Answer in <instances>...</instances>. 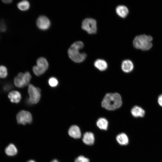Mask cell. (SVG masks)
Returning <instances> with one entry per match:
<instances>
[{"instance_id":"cell-1","label":"cell","mask_w":162,"mask_h":162,"mask_svg":"<svg viewBox=\"0 0 162 162\" xmlns=\"http://www.w3.org/2000/svg\"><path fill=\"white\" fill-rule=\"evenodd\" d=\"M122 101L121 95L117 93L106 94L103 98L101 106L103 108L109 110H113L120 107Z\"/></svg>"},{"instance_id":"cell-2","label":"cell","mask_w":162,"mask_h":162,"mask_svg":"<svg viewBox=\"0 0 162 162\" xmlns=\"http://www.w3.org/2000/svg\"><path fill=\"white\" fill-rule=\"evenodd\" d=\"M84 46L83 42L76 41L73 43L68 50V54L70 58L76 63H80L83 61L87 57L85 52H80V50Z\"/></svg>"},{"instance_id":"cell-3","label":"cell","mask_w":162,"mask_h":162,"mask_svg":"<svg viewBox=\"0 0 162 162\" xmlns=\"http://www.w3.org/2000/svg\"><path fill=\"white\" fill-rule=\"evenodd\" d=\"M152 37L150 35L143 34L136 36L133 41L134 47L142 50H149L152 46Z\"/></svg>"},{"instance_id":"cell-4","label":"cell","mask_w":162,"mask_h":162,"mask_svg":"<svg viewBox=\"0 0 162 162\" xmlns=\"http://www.w3.org/2000/svg\"><path fill=\"white\" fill-rule=\"evenodd\" d=\"M49 64L47 60L44 58L40 57L37 61V65L33 67V71L37 76L44 74L48 68Z\"/></svg>"},{"instance_id":"cell-5","label":"cell","mask_w":162,"mask_h":162,"mask_svg":"<svg viewBox=\"0 0 162 162\" xmlns=\"http://www.w3.org/2000/svg\"><path fill=\"white\" fill-rule=\"evenodd\" d=\"M81 27L82 29L89 34H95L97 29V22L95 19L92 18H85L82 22Z\"/></svg>"},{"instance_id":"cell-6","label":"cell","mask_w":162,"mask_h":162,"mask_svg":"<svg viewBox=\"0 0 162 162\" xmlns=\"http://www.w3.org/2000/svg\"><path fill=\"white\" fill-rule=\"evenodd\" d=\"M31 79V76L28 72L23 74L19 73L14 79L15 86L18 88H23L28 85Z\"/></svg>"},{"instance_id":"cell-7","label":"cell","mask_w":162,"mask_h":162,"mask_svg":"<svg viewBox=\"0 0 162 162\" xmlns=\"http://www.w3.org/2000/svg\"><path fill=\"white\" fill-rule=\"evenodd\" d=\"M28 93L30 102L32 104L38 103L40 98V89L31 84H29L28 85Z\"/></svg>"},{"instance_id":"cell-8","label":"cell","mask_w":162,"mask_h":162,"mask_svg":"<svg viewBox=\"0 0 162 162\" xmlns=\"http://www.w3.org/2000/svg\"><path fill=\"white\" fill-rule=\"evenodd\" d=\"M16 118L17 123L23 125L27 123H31L32 120L31 113L28 111L24 110L18 112L16 115Z\"/></svg>"},{"instance_id":"cell-9","label":"cell","mask_w":162,"mask_h":162,"mask_svg":"<svg viewBox=\"0 0 162 162\" xmlns=\"http://www.w3.org/2000/svg\"><path fill=\"white\" fill-rule=\"evenodd\" d=\"M36 25L40 29L45 30L48 29L50 25L49 19L45 16H40L37 19Z\"/></svg>"},{"instance_id":"cell-10","label":"cell","mask_w":162,"mask_h":162,"mask_svg":"<svg viewBox=\"0 0 162 162\" xmlns=\"http://www.w3.org/2000/svg\"><path fill=\"white\" fill-rule=\"evenodd\" d=\"M69 135L75 139H78L81 136V132L80 128L76 125H72L68 131Z\"/></svg>"},{"instance_id":"cell-11","label":"cell","mask_w":162,"mask_h":162,"mask_svg":"<svg viewBox=\"0 0 162 162\" xmlns=\"http://www.w3.org/2000/svg\"><path fill=\"white\" fill-rule=\"evenodd\" d=\"M121 68L124 72L128 73L131 72L134 68V64L129 59L123 60L121 64Z\"/></svg>"},{"instance_id":"cell-12","label":"cell","mask_w":162,"mask_h":162,"mask_svg":"<svg viewBox=\"0 0 162 162\" xmlns=\"http://www.w3.org/2000/svg\"><path fill=\"white\" fill-rule=\"evenodd\" d=\"M116 11L117 14L122 18L126 17L129 13V10L127 7L123 5L117 6L116 8Z\"/></svg>"},{"instance_id":"cell-13","label":"cell","mask_w":162,"mask_h":162,"mask_svg":"<svg viewBox=\"0 0 162 162\" xmlns=\"http://www.w3.org/2000/svg\"><path fill=\"white\" fill-rule=\"evenodd\" d=\"M82 141L84 143L88 145H93L94 142V134L91 132H86L83 135Z\"/></svg>"},{"instance_id":"cell-14","label":"cell","mask_w":162,"mask_h":162,"mask_svg":"<svg viewBox=\"0 0 162 162\" xmlns=\"http://www.w3.org/2000/svg\"><path fill=\"white\" fill-rule=\"evenodd\" d=\"M131 112L132 115L135 117H143L145 114V110L141 107L135 106L131 109Z\"/></svg>"},{"instance_id":"cell-15","label":"cell","mask_w":162,"mask_h":162,"mask_svg":"<svg viewBox=\"0 0 162 162\" xmlns=\"http://www.w3.org/2000/svg\"><path fill=\"white\" fill-rule=\"evenodd\" d=\"M94 65L95 67L101 71L106 70L108 66L105 60L101 59L96 60L94 63Z\"/></svg>"},{"instance_id":"cell-16","label":"cell","mask_w":162,"mask_h":162,"mask_svg":"<svg viewBox=\"0 0 162 162\" xmlns=\"http://www.w3.org/2000/svg\"><path fill=\"white\" fill-rule=\"evenodd\" d=\"M8 97L12 102L15 103L19 102L21 99L20 93L16 91H13L10 92L8 94Z\"/></svg>"},{"instance_id":"cell-17","label":"cell","mask_w":162,"mask_h":162,"mask_svg":"<svg viewBox=\"0 0 162 162\" xmlns=\"http://www.w3.org/2000/svg\"><path fill=\"white\" fill-rule=\"evenodd\" d=\"M116 140L118 143L121 145H126L129 142L127 136L124 133H121L118 134L116 137Z\"/></svg>"},{"instance_id":"cell-18","label":"cell","mask_w":162,"mask_h":162,"mask_svg":"<svg viewBox=\"0 0 162 162\" xmlns=\"http://www.w3.org/2000/svg\"><path fill=\"white\" fill-rule=\"evenodd\" d=\"M97 126L100 129L106 130L108 125V121L104 118H99L96 122Z\"/></svg>"},{"instance_id":"cell-19","label":"cell","mask_w":162,"mask_h":162,"mask_svg":"<svg viewBox=\"0 0 162 162\" xmlns=\"http://www.w3.org/2000/svg\"><path fill=\"white\" fill-rule=\"evenodd\" d=\"M5 152L8 155L13 156L17 154V150L14 145L10 144L6 147Z\"/></svg>"},{"instance_id":"cell-20","label":"cell","mask_w":162,"mask_h":162,"mask_svg":"<svg viewBox=\"0 0 162 162\" xmlns=\"http://www.w3.org/2000/svg\"><path fill=\"white\" fill-rule=\"evenodd\" d=\"M30 5L29 2L27 0L20 1L17 4L18 8L22 11H26L28 10Z\"/></svg>"},{"instance_id":"cell-21","label":"cell","mask_w":162,"mask_h":162,"mask_svg":"<svg viewBox=\"0 0 162 162\" xmlns=\"http://www.w3.org/2000/svg\"><path fill=\"white\" fill-rule=\"evenodd\" d=\"M8 75V71L6 68L4 66H0V77L5 78Z\"/></svg>"},{"instance_id":"cell-22","label":"cell","mask_w":162,"mask_h":162,"mask_svg":"<svg viewBox=\"0 0 162 162\" xmlns=\"http://www.w3.org/2000/svg\"><path fill=\"white\" fill-rule=\"evenodd\" d=\"M48 82L49 85L52 87L57 86L58 83L57 79L54 77H52L50 78Z\"/></svg>"},{"instance_id":"cell-23","label":"cell","mask_w":162,"mask_h":162,"mask_svg":"<svg viewBox=\"0 0 162 162\" xmlns=\"http://www.w3.org/2000/svg\"><path fill=\"white\" fill-rule=\"evenodd\" d=\"M75 162H89V160L84 156L81 155L75 159Z\"/></svg>"},{"instance_id":"cell-24","label":"cell","mask_w":162,"mask_h":162,"mask_svg":"<svg viewBox=\"0 0 162 162\" xmlns=\"http://www.w3.org/2000/svg\"><path fill=\"white\" fill-rule=\"evenodd\" d=\"M6 25L3 21H0V31L2 32H4L6 31Z\"/></svg>"},{"instance_id":"cell-25","label":"cell","mask_w":162,"mask_h":162,"mask_svg":"<svg viewBox=\"0 0 162 162\" xmlns=\"http://www.w3.org/2000/svg\"><path fill=\"white\" fill-rule=\"evenodd\" d=\"M11 87V86L9 84H6L3 87V89L5 91H8L10 90Z\"/></svg>"},{"instance_id":"cell-26","label":"cell","mask_w":162,"mask_h":162,"mask_svg":"<svg viewBox=\"0 0 162 162\" xmlns=\"http://www.w3.org/2000/svg\"><path fill=\"white\" fill-rule=\"evenodd\" d=\"M158 102L159 105L162 107V94L159 96L158 99Z\"/></svg>"},{"instance_id":"cell-27","label":"cell","mask_w":162,"mask_h":162,"mask_svg":"<svg viewBox=\"0 0 162 162\" xmlns=\"http://www.w3.org/2000/svg\"><path fill=\"white\" fill-rule=\"evenodd\" d=\"M2 1L3 3L6 4H9L11 3L12 1L11 0H3Z\"/></svg>"},{"instance_id":"cell-28","label":"cell","mask_w":162,"mask_h":162,"mask_svg":"<svg viewBox=\"0 0 162 162\" xmlns=\"http://www.w3.org/2000/svg\"><path fill=\"white\" fill-rule=\"evenodd\" d=\"M51 162H59L57 160L55 159L53 160Z\"/></svg>"},{"instance_id":"cell-29","label":"cell","mask_w":162,"mask_h":162,"mask_svg":"<svg viewBox=\"0 0 162 162\" xmlns=\"http://www.w3.org/2000/svg\"><path fill=\"white\" fill-rule=\"evenodd\" d=\"M27 162H35L34 160H30L28 161Z\"/></svg>"}]
</instances>
